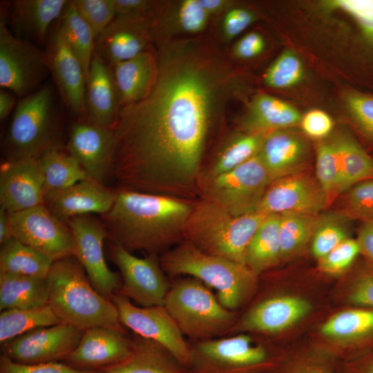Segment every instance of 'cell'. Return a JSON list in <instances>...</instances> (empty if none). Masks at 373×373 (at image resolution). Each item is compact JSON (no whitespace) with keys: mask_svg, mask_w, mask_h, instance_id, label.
<instances>
[{"mask_svg":"<svg viewBox=\"0 0 373 373\" xmlns=\"http://www.w3.org/2000/svg\"><path fill=\"white\" fill-rule=\"evenodd\" d=\"M361 251L356 240L347 238L319 259L320 269L332 274L341 273L353 263Z\"/></svg>","mask_w":373,"mask_h":373,"instance_id":"46","label":"cell"},{"mask_svg":"<svg viewBox=\"0 0 373 373\" xmlns=\"http://www.w3.org/2000/svg\"><path fill=\"white\" fill-rule=\"evenodd\" d=\"M195 200L115 189L113 204L100 220L112 243L161 256L184 240Z\"/></svg>","mask_w":373,"mask_h":373,"instance_id":"2","label":"cell"},{"mask_svg":"<svg viewBox=\"0 0 373 373\" xmlns=\"http://www.w3.org/2000/svg\"><path fill=\"white\" fill-rule=\"evenodd\" d=\"M169 13L157 2L151 11L153 39L159 44L169 32L198 34L207 27L209 15L200 0H183L173 3Z\"/></svg>","mask_w":373,"mask_h":373,"instance_id":"28","label":"cell"},{"mask_svg":"<svg viewBox=\"0 0 373 373\" xmlns=\"http://www.w3.org/2000/svg\"><path fill=\"white\" fill-rule=\"evenodd\" d=\"M254 14L245 8H231L225 12L221 23L223 39L229 41L255 21Z\"/></svg>","mask_w":373,"mask_h":373,"instance_id":"50","label":"cell"},{"mask_svg":"<svg viewBox=\"0 0 373 373\" xmlns=\"http://www.w3.org/2000/svg\"><path fill=\"white\" fill-rule=\"evenodd\" d=\"M200 2L209 17L227 12L231 8V1L227 0H200Z\"/></svg>","mask_w":373,"mask_h":373,"instance_id":"56","label":"cell"},{"mask_svg":"<svg viewBox=\"0 0 373 373\" xmlns=\"http://www.w3.org/2000/svg\"><path fill=\"white\" fill-rule=\"evenodd\" d=\"M115 198V189L88 179L64 189L46 193L43 203L57 218L67 224L75 216L106 213L112 207Z\"/></svg>","mask_w":373,"mask_h":373,"instance_id":"23","label":"cell"},{"mask_svg":"<svg viewBox=\"0 0 373 373\" xmlns=\"http://www.w3.org/2000/svg\"><path fill=\"white\" fill-rule=\"evenodd\" d=\"M61 33L72 52L81 64L87 79L95 51V38L88 23L68 1L59 19Z\"/></svg>","mask_w":373,"mask_h":373,"instance_id":"36","label":"cell"},{"mask_svg":"<svg viewBox=\"0 0 373 373\" xmlns=\"http://www.w3.org/2000/svg\"><path fill=\"white\" fill-rule=\"evenodd\" d=\"M38 159L44 175V194L90 179L79 162L59 145L46 150Z\"/></svg>","mask_w":373,"mask_h":373,"instance_id":"34","label":"cell"},{"mask_svg":"<svg viewBox=\"0 0 373 373\" xmlns=\"http://www.w3.org/2000/svg\"><path fill=\"white\" fill-rule=\"evenodd\" d=\"M47 278L0 273V310L31 309L48 305Z\"/></svg>","mask_w":373,"mask_h":373,"instance_id":"32","label":"cell"},{"mask_svg":"<svg viewBox=\"0 0 373 373\" xmlns=\"http://www.w3.org/2000/svg\"><path fill=\"white\" fill-rule=\"evenodd\" d=\"M301 119L299 112L291 105L262 93L251 101L242 126L247 132L267 133L294 126Z\"/></svg>","mask_w":373,"mask_h":373,"instance_id":"31","label":"cell"},{"mask_svg":"<svg viewBox=\"0 0 373 373\" xmlns=\"http://www.w3.org/2000/svg\"><path fill=\"white\" fill-rule=\"evenodd\" d=\"M271 180L258 154L234 169L199 184V198L233 216L256 212Z\"/></svg>","mask_w":373,"mask_h":373,"instance_id":"9","label":"cell"},{"mask_svg":"<svg viewBox=\"0 0 373 373\" xmlns=\"http://www.w3.org/2000/svg\"><path fill=\"white\" fill-rule=\"evenodd\" d=\"M8 213L14 238L52 262L73 256V237L69 227L57 218L44 203Z\"/></svg>","mask_w":373,"mask_h":373,"instance_id":"14","label":"cell"},{"mask_svg":"<svg viewBox=\"0 0 373 373\" xmlns=\"http://www.w3.org/2000/svg\"><path fill=\"white\" fill-rule=\"evenodd\" d=\"M327 4L354 18L365 37L373 44V0H334Z\"/></svg>","mask_w":373,"mask_h":373,"instance_id":"49","label":"cell"},{"mask_svg":"<svg viewBox=\"0 0 373 373\" xmlns=\"http://www.w3.org/2000/svg\"><path fill=\"white\" fill-rule=\"evenodd\" d=\"M303 131L313 138H323L332 131L334 122L325 112L314 109L307 112L301 119Z\"/></svg>","mask_w":373,"mask_h":373,"instance_id":"51","label":"cell"},{"mask_svg":"<svg viewBox=\"0 0 373 373\" xmlns=\"http://www.w3.org/2000/svg\"><path fill=\"white\" fill-rule=\"evenodd\" d=\"M271 181L303 171L307 147L296 133L283 130L267 132L258 153Z\"/></svg>","mask_w":373,"mask_h":373,"instance_id":"25","label":"cell"},{"mask_svg":"<svg viewBox=\"0 0 373 373\" xmlns=\"http://www.w3.org/2000/svg\"><path fill=\"white\" fill-rule=\"evenodd\" d=\"M190 345L193 361L187 373H260L272 364L267 347L244 333Z\"/></svg>","mask_w":373,"mask_h":373,"instance_id":"8","label":"cell"},{"mask_svg":"<svg viewBox=\"0 0 373 373\" xmlns=\"http://www.w3.org/2000/svg\"><path fill=\"white\" fill-rule=\"evenodd\" d=\"M48 305L62 323L86 331L124 329L114 303L99 293L73 256L52 262L47 276Z\"/></svg>","mask_w":373,"mask_h":373,"instance_id":"3","label":"cell"},{"mask_svg":"<svg viewBox=\"0 0 373 373\" xmlns=\"http://www.w3.org/2000/svg\"><path fill=\"white\" fill-rule=\"evenodd\" d=\"M68 1L15 0L10 3V20L17 37L46 42L52 23L61 16ZM30 41V40H29Z\"/></svg>","mask_w":373,"mask_h":373,"instance_id":"27","label":"cell"},{"mask_svg":"<svg viewBox=\"0 0 373 373\" xmlns=\"http://www.w3.org/2000/svg\"><path fill=\"white\" fill-rule=\"evenodd\" d=\"M334 141L340 159L344 191L361 181L373 178V160L352 135L343 133Z\"/></svg>","mask_w":373,"mask_h":373,"instance_id":"38","label":"cell"},{"mask_svg":"<svg viewBox=\"0 0 373 373\" xmlns=\"http://www.w3.org/2000/svg\"><path fill=\"white\" fill-rule=\"evenodd\" d=\"M279 238L280 258L299 251L313 236L323 215L301 213L280 214Z\"/></svg>","mask_w":373,"mask_h":373,"instance_id":"39","label":"cell"},{"mask_svg":"<svg viewBox=\"0 0 373 373\" xmlns=\"http://www.w3.org/2000/svg\"><path fill=\"white\" fill-rule=\"evenodd\" d=\"M298 373H326L322 369L318 368V367H311V368H307L305 369L304 371H302Z\"/></svg>","mask_w":373,"mask_h":373,"instance_id":"59","label":"cell"},{"mask_svg":"<svg viewBox=\"0 0 373 373\" xmlns=\"http://www.w3.org/2000/svg\"><path fill=\"white\" fill-rule=\"evenodd\" d=\"M303 72L299 57L293 51L287 50L267 69L264 82L269 87L286 88L298 84L303 79Z\"/></svg>","mask_w":373,"mask_h":373,"instance_id":"43","label":"cell"},{"mask_svg":"<svg viewBox=\"0 0 373 373\" xmlns=\"http://www.w3.org/2000/svg\"><path fill=\"white\" fill-rule=\"evenodd\" d=\"M110 68L121 108L142 99L149 93L158 72L157 55L148 50Z\"/></svg>","mask_w":373,"mask_h":373,"instance_id":"26","label":"cell"},{"mask_svg":"<svg viewBox=\"0 0 373 373\" xmlns=\"http://www.w3.org/2000/svg\"><path fill=\"white\" fill-rule=\"evenodd\" d=\"M309 310V303L299 297L267 296L258 300L238 318L229 335L243 332L276 334L299 321Z\"/></svg>","mask_w":373,"mask_h":373,"instance_id":"22","label":"cell"},{"mask_svg":"<svg viewBox=\"0 0 373 373\" xmlns=\"http://www.w3.org/2000/svg\"><path fill=\"white\" fill-rule=\"evenodd\" d=\"M67 224L73 237V256L83 266L95 289L111 300L120 289L122 278L105 260L103 245L108 238L106 227L92 214L72 218Z\"/></svg>","mask_w":373,"mask_h":373,"instance_id":"13","label":"cell"},{"mask_svg":"<svg viewBox=\"0 0 373 373\" xmlns=\"http://www.w3.org/2000/svg\"><path fill=\"white\" fill-rule=\"evenodd\" d=\"M115 305L121 324L133 334L152 340L166 348L186 370L193 361L188 343L164 305L140 307L115 294L111 298Z\"/></svg>","mask_w":373,"mask_h":373,"instance_id":"11","label":"cell"},{"mask_svg":"<svg viewBox=\"0 0 373 373\" xmlns=\"http://www.w3.org/2000/svg\"><path fill=\"white\" fill-rule=\"evenodd\" d=\"M346 104L361 132L373 140V97L350 93L346 97Z\"/></svg>","mask_w":373,"mask_h":373,"instance_id":"48","label":"cell"},{"mask_svg":"<svg viewBox=\"0 0 373 373\" xmlns=\"http://www.w3.org/2000/svg\"><path fill=\"white\" fill-rule=\"evenodd\" d=\"M373 331V310L353 309L339 312L321 327V333L331 338L350 339Z\"/></svg>","mask_w":373,"mask_h":373,"instance_id":"41","label":"cell"},{"mask_svg":"<svg viewBox=\"0 0 373 373\" xmlns=\"http://www.w3.org/2000/svg\"><path fill=\"white\" fill-rule=\"evenodd\" d=\"M345 213L350 219L373 220V178L361 181L347 190Z\"/></svg>","mask_w":373,"mask_h":373,"instance_id":"45","label":"cell"},{"mask_svg":"<svg viewBox=\"0 0 373 373\" xmlns=\"http://www.w3.org/2000/svg\"><path fill=\"white\" fill-rule=\"evenodd\" d=\"M50 30L45 50L50 73L68 111L77 121H87L86 79L82 66L64 39L59 21Z\"/></svg>","mask_w":373,"mask_h":373,"instance_id":"16","label":"cell"},{"mask_svg":"<svg viewBox=\"0 0 373 373\" xmlns=\"http://www.w3.org/2000/svg\"><path fill=\"white\" fill-rule=\"evenodd\" d=\"M72 2L91 28L95 39L115 17L113 0H73Z\"/></svg>","mask_w":373,"mask_h":373,"instance_id":"44","label":"cell"},{"mask_svg":"<svg viewBox=\"0 0 373 373\" xmlns=\"http://www.w3.org/2000/svg\"><path fill=\"white\" fill-rule=\"evenodd\" d=\"M52 262L41 252L14 238L1 245L0 273L46 278Z\"/></svg>","mask_w":373,"mask_h":373,"instance_id":"35","label":"cell"},{"mask_svg":"<svg viewBox=\"0 0 373 373\" xmlns=\"http://www.w3.org/2000/svg\"><path fill=\"white\" fill-rule=\"evenodd\" d=\"M84 333L64 323L38 328L2 344L1 354L27 365L63 361L77 347Z\"/></svg>","mask_w":373,"mask_h":373,"instance_id":"15","label":"cell"},{"mask_svg":"<svg viewBox=\"0 0 373 373\" xmlns=\"http://www.w3.org/2000/svg\"><path fill=\"white\" fill-rule=\"evenodd\" d=\"M133 345L124 329L95 327L84 331L77 347L63 361L83 370H104L125 360Z\"/></svg>","mask_w":373,"mask_h":373,"instance_id":"20","label":"cell"},{"mask_svg":"<svg viewBox=\"0 0 373 373\" xmlns=\"http://www.w3.org/2000/svg\"><path fill=\"white\" fill-rule=\"evenodd\" d=\"M153 39L151 13L140 17L115 16L95 42V52L109 67L149 49Z\"/></svg>","mask_w":373,"mask_h":373,"instance_id":"19","label":"cell"},{"mask_svg":"<svg viewBox=\"0 0 373 373\" xmlns=\"http://www.w3.org/2000/svg\"><path fill=\"white\" fill-rule=\"evenodd\" d=\"M149 93L121 107L111 175L119 190L198 199L203 160L234 87L226 56L208 41H166Z\"/></svg>","mask_w":373,"mask_h":373,"instance_id":"1","label":"cell"},{"mask_svg":"<svg viewBox=\"0 0 373 373\" xmlns=\"http://www.w3.org/2000/svg\"><path fill=\"white\" fill-rule=\"evenodd\" d=\"M13 238L9 221V213L0 207V244L1 245Z\"/></svg>","mask_w":373,"mask_h":373,"instance_id":"58","label":"cell"},{"mask_svg":"<svg viewBox=\"0 0 373 373\" xmlns=\"http://www.w3.org/2000/svg\"><path fill=\"white\" fill-rule=\"evenodd\" d=\"M111 259L117 267L122 286L115 293L140 307L164 305L171 283L162 268L160 256L139 258L122 246L112 243Z\"/></svg>","mask_w":373,"mask_h":373,"instance_id":"12","label":"cell"},{"mask_svg":"<svg viewBox=\"0 0 373 373\" xmlns=\"http://www.w3.org/2000/svg\"><path fill=\"white\" fill-rule=\"evenodd\" d=\"M55 93L46 84L20 99L13 113L3 149L8 159L38 158L59 145Z\"/></svg>","mask_w":373,"mask_h":373,"instance_id":"7","label":"cell"},{"mask_svg":"<svg viewBox=\"0 0 373 373\" xmlns=\"http://www.w3.org/2000/svg\"><path fill=\"white\" fill-rule=\"evenodd\" d=\"M349 299L354 304L373 308V272L365 273L357 279Z\"/></svg>","mask_w":373,"mask_h":373,"instance_id":"53","label":"cell"},{"mask_svg":"<svg viewBox=\"0 0 373 373\" xmlns=\"http://www.w3.org/2000/svg\"><path fill=\"white\" fill-rule=\"evenodd\" d=\"M316 173L329 205L344 192L340 159L334 140L322 142L317 146Z\"/></svg>","mask_w":373,"mask_h":373,"instance_id":"40","label":"cell"},{"mask_svg":"<svg viewBox=\"0 0 373 373\" xmlns=\"http://www.w3.org/2000/svg\"><path fill=\"white\" fill-rule=\"evenodd\" d=\"M48 305L31 309H10L0 314V343L32 330L61 323Z\"/></svg>","mask_w":373,"mask_h":373,"instance_id":"37","label":"cell"},{"mask_svg":"<svg viewBox=\"0 0 373 373\" xmlns=\"http://www.w3.org/2000/svg\"><path fill=\"white\" fill-rule=\"evenodd\" d=\"M115 16L140 17L151 13L154 1L146 0H113Z\"/></svg>","mask_w":373,"mask_h":373,"instance_id":"54","label":"cell"},{"mask_svg":"<svg viewBox=\"0 0 373 373\" xmlns=\"http://www.w3.org/2000/svg\"><path fill=\"white\" fill-rule=\"evenodd\" d=\"M0 373H103V370H83L64 362L27 365L17 363L1 354Z\"/></svg>","mask_w":373,"mask_h":373,"instance_id":"47","label":"cell"},{"mask_svg":"<svg viewBox=\"0 0 373 373\" xmlns=\"http://www.w3.org/2000/svg\"><path fill=\"white\" fill-rule=\"evenodd\" d=\"M266 133L246 131L225 139L209 163L203 166L199 184L227 173L256 155Z\"/></svg>","mask_w":373,"mask_h":373,"instance_id":"30","label":"cell"},{"mask_svg":"<svg viewBox=\"0 0 373 373\" xmlns=\"http://www.w3.org/2000/svg\"><path fill=\"white\" fill-rule=\"evenodd\" d=\"M164 306L192 341L228 336L238 320L236 311L224 307L209 287L191 276L171 282Z\"/></svg>","mask_w":373,"mask_h":373,"instance_id":"6","label":"cell"},{"mask_svg":"<svg viewBox=\"0 0 373 373\" xmlns=\"http://www.w3.org/2000/svg\"><path fill=\"white\" fill-rule=\"evenodd\" d=\"M130 355L122 362L106 368L103 373H187L186 369L163 346L138 336H133Z\"/></svg>","mask_w":373,"mask_h":373,"instance_id":"29","label":"cell"},{"mask_svg":"<svg viewBox=\"0 0 373 373\" xmlns=\"http://www.w3.org/2000/svg\"><path fill=\"white\" fill-rule=\"evenodd\" d=\"M280 214L268 215L254 235L247 250L245 265L256 276L280 258Z\"/></svg>","mask_w":373,"mask_h":373,"instance_id":"33","label":"cell"},{"mask_svg":"<svg viewBox=\"0 0 373 373\" xmlns=\"http://www.w3.org/2000/svg\"><path fill=\"white\" fill-rule=\"evenodd\" d=\"M87 121L113 128L120 110L111 68L94 51L86 79Z\"/></svg>","mask_w":373,"mask_h":373,"instance_id":"24","label":"cell"},{"mask_svg":"<svg viewBox=\"0 0 373 373\" xmlns=\"http://www.w3.org/2000/svg\"><path fill=\"white\" fill-rule=\"evenodd\" d=\"M368 373H373V364L370 367Z\"/></svg>","mask_w":373,"mask_h":373,"instance_id":"60","label":"cell"},{"mask_svg":"<svg viewBox=\"0 0 373 373\" xmlns=\"http://www.w3.org/2000/svg\"><path fill=\"white\" fill-rule=\"evenodd\" d=\"M326 206L327 198L318 182L303 171L271 181L256 212L318 214Z\"/></svg>","mask_w":373,"mask_h":373,"instance_id":"17","label":"cell"},{"mask_svg":"<svg viewBox=\"0 0 373 373\" xmlns=\"http://www.w3.org/2000/svg\"><path fill=\"white\" fill-rule=\"evenodd\" d=\"M44 180L38 158L8 159L0 169V204L8 213L43 204Z\"/></svg>","mask_w":373,"mask_h":373,"instance_id":"21","label":"cell"},{"mask_svg":"<svg viewBox=\"0 0 373 373\" xmlns=\"http://www.w3.org/2000/svg\"><path fill=\"white\" fill-rule=\"evenodd\" d=\"M268 215L235 216L216 204L198 198L184 229V240L201 251L245 265L248 246Z\"/></svg>","mask_w":373,"mask_h":373,"instance_id":"5","label":"cell"},{"mask_svg":"<svg viewBox=\"0 0 373 373\" xmlns=\"http://www.w3.org/2000/svg\"><path fill=\"white\" fill-rule=\"evenodd\" d=\"M356 241L361 254L373 263V220L363 222L358 230Z\"/></svg>","mask_w":373,"mask_h":373,"instance_id":"55","label":"cell"},{"mask_svg":"<svg viewBox=\"0 0 373 373\" xmlns=\"http://www.w3.org/2000/svg\"><path fill=\"white\" fill-rule=\"evenodd\" d=\"M344 213L323 216L312 236V251L321 259L350 238L348 220Z\"/></svg>","mask_w":373,"mask_h":373,"instance_id":"42","label":"cell"},{"mask_svg":"<svg viewBox=\"0 0 373 373\" xmlns=\"http://www.w3.org/2000/svg\"><path fill=\"white\" fill-rule=\"evenodd\" d=\"M115 146L112 128L77 121L71 126L66 148L90 179L104 184L111 175Z\"/></svg>","mask_w":373,"mask_h":373,"instance_id":"18","label":"cell"},{"mask_svg":"<svg viewBox=\"0 0 373 373\" xmlns=\"http://www.w3.org/2000/svg\"><path fill=\"white\" fill-rule=\"evenodd\" d=\"M15 103V97L10 93L1 89L0 91V119H5L10 113Z\"/></svg>","mask_w":373,"mask_h":373,"instance_id":"57","label":"cell"},{"mask_svg":"<svg viewBox=\"0 0 373 373\" xmlns=\"http://www.w3.org/2000/svg\"><path fill=\"white\" fill-rule=\"evenodd\" d=\"M168 277H193L216 291L227 309H238L256 289V278L246 265L204 253L184 240L160 256Z\"/></svg>","mask_w":373,"mask_h":373,"instance_id":"4","label":"cell"},{"mask_svg":"<svg viewBox=\"0 0 373 373\" xmlns=\"http://www.w3.org/2000/svg\"><path fill=\"white\" fill-rule=\"evenodd\" d=\"M50 73L45 50L8 30L5 15L0 20V86L21 98L36 91Z\"/></svg>","mask_w":373,"mask_h":373,"instance_id":"10","label":"cell"},{"mask_svg":"<svg viewBox=\"0 0 373 373\" xmlns=\"http://www.w3.org/2000/svg\"><path fill=\"white\" fill-rule=\"evenodd\" d=\"M265 46L262 36L258 32H251L246 34L236 42L233 52L235 57L239 59H251L260 54Z\"/></svg>","mask_w":373,"mask_h":373,"instance_id":"52","label":"cell"}]
</instances>
